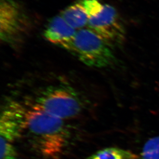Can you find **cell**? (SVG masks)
Masks as SVG:
<instances>
[{
    "instance_id": "11",
    "label": "cell",
    "mask_w": 159,
    "mask_h": 159,
    "mask_svg": "<svg viewBox=\"0 0 159 159\" xmlns=\"http://www.w3.org/2000/svg\"><path fill=\"white\" fill-rule=\"evenodd\" d=\"M1 159H17V152L14 144L1 139Z\"/></svg>"
},
{
    "instance_id": "6",
    "label": "cell",
    "mask_w": 159,
    "mask_h": 159,
    "mask_svg": "<svg viewBox=\"0 0 159 159\" xmlns=\"http://www.w3.org/2000/svg\"><path fill=\"white\" fill-rule=\"evenodd\" d=\"M27 110L16 101L6 102L0 119L1 139L14 144L25 130Z\"/></svg>"
},
{
    "instance_id": "10",
    "label": "cell",
    "mask_w": 159,
    "mask_h": 159,
    "mask_svg": "<svg viewBox=\"0 0 159 159\" xmlns=\"http://www.w3.org/2000/svg\"><path fill=\"white\" fill-rule=\"evenodd\" d=\"M140 159H159V136L151 139L146 143Z\"/></svg>"
},
{
    "instance_id": "9",
    "label": "cell",
    "mask_w": 159,
    "mask_h": 159,
    "mask_svg": "<svg viewBox=\"0 0 159 159\" xmlns=\"http://www.w3.org/2000/svg\"><path fill=\"white\" fill-rule=\"evenodd\" d=\"M86 159H139V157L128 150L110 147L99 150Z\"/></svg>"
},
{
    "instance_id": "5",
    "label": "cell",
    "mask_w": 159,
    "mask_h": 159,
    "mask_svg": "<svg viewBox=\"0 0 159 159\" xmlns=\"http://www.w3.org/2000/svg\"><path fill=\"white\" fill-rule=\"evenodd\" d=\"M88 27L111 48L123 44L126 35L124 25L116 9L110 5H102L98 11L89 17Z\"/></svg>"
},
{
    "instance_id": "3",
    "label": "cell",
    "mask_w": 159,
    "mask_h": 159,
    "mask_svg": "<svg viewBox=\"0 0 159 159\" xmlns=\"http://www.w3.org/2000/svg\"><path fill=\"white\" fill-rule=\"evenodd\" d=\"M42 90L33 104L47 113L64 120L76 116L82 111L80 95L69 86H51Z\"/></svg>"
},
{
    "instance_id": "1",
    "label": "cell",
    "mask_w": 159,
    "mask_h": 159,
    "mask_svg": "<svg viewBox=\"0 0 159 159\" xmlns=\"http://www.w3.org/2000/svg\"><path fill=\"white\" fill-rule=\"evenodd\" d=\"M30 107L27 110L25 130L32 145L44 158L59 159L69 137L64 120L34 104Z\"/></svg>"
},
{
    "instance_id": "2",
    "label": "cell",
    "mask_w": 159,
    "mask_h": 159,
    "mask_svg": "<svg viewBox=\"0 0 159 159\" xmlns=\"http://www.w3.org/2000/svg\"><path fill=\"white\" fill-rule=\"evenodd\" d=\"M63 48L90 67L106 68L116 61L111 47L89 29L77 31L73 39Z\"/></svg>"
},
{
    "instance_id": "4",
    "label": "cell",
    "mask_w": 159,
    "mask_h": 159,
    "mask_svg": "<svg viewBox=\"0 0 159 159\" xmlns=\"http://www.w3.org/2000/svg\"><path fill=\"white\" fill-rule=\"evenodd\" d=\"M0 37L4 43L15 45L29 30V20L17 0H1Z\"/></svg>"
},
{
    "instance_id": "8",
    "label": "cell",
    "mask_w": 159,
    "mask_h": 159,
    "mask_svg": "<svg viewBox=\"0 0 159 159\" xmlns=\"http://www.w3.org/2000/svg\"><path fill=\"white\" fill-rule=\"evenodd\" d=\"M60 15L76 30L84 29L88 25V15L81 1L68 6L62 11Z\"/></svg>"
},
{
    "instance_id": "7",
    "label": "cell",
    "mask_w": 159,
    "mask_h": 159,
    "mask_svg": "<svg viewBox=\"0 0 159 159\" xmlns=\"http://www.w3.org/2000/svg\"><path fill=\"white\" fill-rule=\"evenodd\" d=\"M77 30L71 27L61 16L53 17L47 24L43 36L49 42L63 48L76 34Z\"/></svg>"
}]
</instances>
